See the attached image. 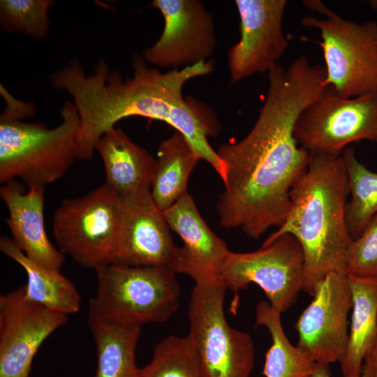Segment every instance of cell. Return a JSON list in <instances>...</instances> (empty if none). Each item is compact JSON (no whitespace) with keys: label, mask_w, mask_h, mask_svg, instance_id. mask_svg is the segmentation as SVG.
Returning <instances> with one entry per match:
<instances>
[{"label":"cell","mask_w":377,"mask_h":377,"mask_svg":"<svg viewBox=\"0 0 377 377\" xmlns=\"http://www.w3.org/2000/svg\"><path fill=\"white\" fill-rule=\"evenodd\" d=\"M141 377H202L197 350L189 337L168 336L154 348Z\"/></svg>","instance_id":"d4e9b609"},{"label":"cell","mask_w":377,"mask_h":377,"mask_svg":"<svg viewBox=\"0 0 377 377\" xmlns=\"http://www.w3.org/2000/svg\"><path fill=\"white\" fill-rule=\"evenodd\" d=\"M268 79L264 104L251 131L216 151L226 166L225 189L216 205L220 225L241 228L255 239L271 227L279 228L288 213L290 191L311 157L295 139V125L327 87L325 68L304 55L287 68L276 64Z\"/></svg>","instance_id":"6da1fadb"},{"label":"cell","mask_w":377,"mask_h":377,"mask_svg":"<svg viewBox=\"0 0 377 377\" xmlns=\"http://www.w3.org/2000/svg\"><path fill=\"white\" fill-rule=\"evenodd\" d=\"M294 135L310 154L334 157H340L353 142L377 143V91L345 98L327 86L299 115Z\"/></svg>","instance_id":"9c48e42d"},{"label":"cell","mask_w":377,"mask_h":377,"mask_svg":"<svg viewBox=\"0 0 377 377\" xmlns=\"http://www.w3.org/2000/svg\"><path fill=\"white\" fill-rule=\"evenodd\" d=\"M200 159L179 131L160 143L150 191L161 211L167 210L188 193L190 174Z\"/></svg>","instance_id":"44dd1931"},{"label":"cell","mask_w":377,"mask_h":377,"mask_svg":"<svg viewBox=\"0 0 377 377\" xmlns=\"http://www.w3.org/2000/svg\"><path fill=\"white\" fill-rule=\"evenodd\" d=\"M346 273L359 277H377V214L360 236L348 248Z\"/></svg>","instance_id":"4316f807"},{"label":"cell","mask_w":377,"mask_h":377,"mask_svg":"<svg viewBox=\"0 0 377 377\" xmlns=\"http://www.w3.org/2000/svg\"><path fill=\"white\" fill-rule=\"evenodd\" d=\"M348 279L353 305L348 348L341 369L343 377H360L377 334V277L348 275Z\"/></svg>","instance_id":"d6986e66"},{"label":"cell","mask_w":377,"mask_h":377,"mask_svg":"<svg viewBox=\"0 0 377 377\" xmlns=\"http://www.w3.org/2000/svg\"><path fill=\"white\" fill-rule=\"evenodd\" d=\"M310 155L306 170L290 191L285 220L261 246L284 234L295 237L304 256L302 290L313 296L327 274L346 273L347 251L353 239L346 221L349 188L341 157Z\"/></svg>","instance_id":"3957f363"},{"label":"cell","mask_w":377,"mask_h":377,"mask_svg":"<svg viewBox=\"0 0 377 377\" xmlns=\"http://www.w3.org/2000/svg\"><path fill=\"white\" fill-rule=\"evenodd\" d=\"M188 307V335L197 350L202 377H250L254 363L252 337L230 326L219 279L195 282Z\"/></svg>","instance_id":"52a82bcc"},{"label":"cell","mask_w":377,"mask_h":377,"mask_svg":"<svg viewBox=\"0 0 377 377\" xmlns=\"http://www.w3.org/2000/svg\"><path fill=\"white\" fill-rule=\"evenodd\" d=\"M0 250L18 263L27 275V298L65 315L77 313L81 298L75 285L60 271L43 267L29 259L11 238L0 237Z\"/></svg>","instance_id":"7402d4cb"},{"label":"cell","mask_w":377,"mask_h":377,"mask_svg":"<svg viewBox=\"0 0 377 377\" xmlns=\"http://www.w3.org/2000/svg\"><path fill=\"white\" fill-rule=\"evenodd\" d=\"M239 41L228 51L230 84L265 73L283 56L288 42L282 29L286 0H235Z\"/></svg>","instance_id":"5bb4252c"},{"label":"cell","mask_w":377,"mask_h":377,"mask_svg":"<svg viewBox=\"0 0 377 377\" xmlns=\"http://www.w3.org/2000/svg\"><path fill=\"white\" fill-rule=\"evenodd\" d=\"M281 314L267 301L258 302L256 307V326L265 327L272 339L263 374L265 377H309L318 363L290 342L282 327Z\"/></svg>","instance_id":"603a6c76"},{"label":"cell","mask_w":377,"mask_h":377,"mask_svg":"<svg viewBox=\"0 0 377 377\" xmlns=\"http://www.w3.org/2000/svg\"><path fill=\"white\" fill-rule=\"evenodd\" d=\"M219 279L235 292L258 285L281 313L296 302L304 279V256L298 240L284 234L270 244L245 253L229 251Z\"/></svg>","instance_id":"30bf717a"},{"label":"cell","mask_w":377,"mask_h":377,"mask_svg":"<svg viewBox=\"0 0 377 377\" xmlns=\"http://www.w3.org/2000/svg\"><path fill=\"white\" fill-rule=\"evenodd\" d=\"M103 161L105 183L121 198L151 189L156 159L121 129L112 128L95 145Z\"/></svg>","instance_id":"ac0fdd59"},{"label":"cell","mask_w":377,"mask_h":377,"mask_svg":"<svg viewBox=\"0 0 377 377\" xmlns=\"http://www.w3.org/2000/svg\"><path fill=\"white\" fill-rule=\"evenodd\" d=\"M67 315L28 300L24 286L0 296V377H29L43 341Z\"/></svg>","instance_id":"4fadbf2b"},{"label":"cell","mask_w":377,"mask_h":377,"mask_svg":"<svg viewBox=\"0 0 377 377\" xmlns=\"http://www.w3.org/2000/svg\"><path fill=\"white\" fill-rule=\"evenodd\" d=\"M6 107L0 115V182L20 178L28 188L51 184L61 177L77 159L79 114L66 101L61 122L53 128L23 119L35 113L33 102L13 97L1 84Z\"/></svg>","instance_id":"277c9868"},{"label":"cell","mask_w":377,"mask_h":377,"mask_svg":"<svg viewBox=\"0 0 377 377\" xmlns=\"http://www.w3.org/2000/svg\"><path fill=\"white\" fill-rule=\"evenodd\" d=\"M132 68V77L124 78L101 59L94 73L86 75L79 61L72 59L50 76L52 87L71 96L79 114L77 159L91 160L101 135L121 119L139 116L164 121L181 133L224 182L226 165L207 140L214 132L212 124L191 108L182 94L188 80L213 71V61L161 72L135 54Z\"/></svg>","instance_id":"7a4b0ae2"},{"label":"cell","mask_w":377,"mask_h":377,"mask_svg":"<svg viewBox=\"0 0 377 377\" xmlns=\"http://www.w3.org/2000/svg\"><path fill=\"white\" fill-rule=\"evenodd\" d=\"M121 218V198L105 183L83 196L64 199L53 216L59 251L86 268L113 263Z\"/></svg>","instance_id":"8992f818"},{"label":"cell","mask_w":377,"mask_h":377,"mask_svg":"<svg viewBox=\"0 0 377 377\" xmlns=\"http://www.w3.org/2000/svg\"><path fill=\"white\" fill-rule=\"evenodd\" d=\"M365 360L367 361L370 365L372 372V377H377V334L373 346Z\"/></svg>","instance_id":"f1b7e54d"},{"label":"cell","mask_w":377,"mask_h":377,"mask_svg":"<svg viewBox=\"0 0 377 377\" xmlns=\"http://www.w3.org/2000/svg\"><path fill=\"white\" fill-rule=\"evenodd\" d=\"M45 187L33 186L25 192L16 179L3 184L0 196L8 213L6 220L16 246L34 263L60 271L64 255L49 239L44 221Z\"/></svg>","instance_id":"e0dca14e"},{"label":"cell","mask_w":377,"mask_h":377,"mask_svg":"<svg viewBox=\"0 0 377 377\" xmlns=\"http://www.w3.org/2000/svg\"><path fill=\"white\" fill-rule=\"evenodd\" d=\"M121 200V225L113 263L166 266L175 272L179 247L175 244L163 212L154 202L150 189Z\"/></svg>","instance_id":"9a60e30c"},{"label":"cell","mask_w":377,"mask_h":377,"mask_svg":"<svg viewBox=\"0 0 377 377\" xmlns=\"http://www.w3.org/2000/svg\"><path fill=\"white\" fill-rule=\"evenodd\" d=\"M303 26L320 30L326 84L340 96L377 91V22L357 23L331 10L325 19L306 16Z\"/></svg>","instance_id":"ba28073f"},{"label":"cell","mask_w":377,"mask_h":377,"mask_svg":"<svg viewBox=\"0 0 377 377\" xmlns=\"http://www.w3.org/2000/svg\"><path fill=\"white\" fill-rule=\"evenodd\" d=\"M95 271L97 288L88 314L141 327L167 321L179 307L180 286L168 267L112 263Z\"/></svg>","instance_id":"5b68a950"},{"label":"cell","mask_w":377,"mask_h":377,"mask_svg":"<svg viewBox=\"0 0 377 377\" xmlns=\"http://www.w3.org/2000/svg\"><path fill=\"white\" fill-rule=\"evenodd\" d=\"M163 214L170 230L184 244L179 247L176 273L186 274L195 282L220 280V271L230 250L202 219L193 197L187 193Z\"/></svg>","instance_id":"2e32d148"},{"label":"cell","mask_w":377,"mask_h":377,"mask_svg":"<svg viewBox=\"0 0 377 377\" xmlns=\"http://www.w3.org/2000/svg\"><path fill=\"white\" fill-rule=\"evenodd\" d=\"M309 377H331L330 364H319ZM360 377H372V372L369 362L364 360L362 373Z\"/></svg>","instance_id":"83f0119b"},{"label":"cell","mask_w":377,"mask_h":377,"mask_svg":"<svg viewBox=\"0 0 377 377\" xmlns=\"http://www.w3.org/2000/svg\"><path fill=\"white\" fill-rule=\"evenodd\" d=\"M54 3L52 0H1L0 25L7 32L42 39L49 32L48 11Z\"/></svg>","instance_id":"484cf974"},{"label":"cell","mask_w":377,"mask_h":377,"mask_svg":"<svg viewBox=\"0 0 377 377\" xmlns=\"http://www.w3.org/2000/svg\"><path fill=\"white\" fill-rule=\"evenodd\" d=\"M341 157L350 194L346 207V221L350 236L354 240L377 214V173L357 159L353 147H347Z\"/></svg>","instance_id":"cb8c5ba5"},{"label":"cell","mask_w":377,"mask_h":377,"mask_svg":"<svg viewBox=\"0 0 377 377\" xmlns=\"http://www.w3.org/2000/svg\"><path fill=\"white\" fill-rule=\"evenodd\" d=\"M151 6L162 14L164 27L142 54L147 63L176 70L207 61L217 40L212 15L202 1L154 0Z\"/></svg>","instance_id":"7c38bea8"},{"label":"cell","mask_w":377,"mask_h":377,"mask_svg":"<svg viewBox=\"0 0 377 377\" xmlns=\"http://www.w3.org/2000/svg\"><path fill=\"white\" fill-rule=\"evenodd\" d=\"M312 297L295 325L297 346L317 363H341L347 352L353 305L347 274H327Z\"/></svg>","instance_id":"8fae6325"},{"label":"cell","mask_w":377,"mask_h":377,"mask_svg":"<svg viewBox=\"0 0 377 377\" xmlns=\"http://www.w3.org/2000/svg\"><path fill=\"white\" fill-rule=\"evenodd\" d=\"M87 323L96 350V377H141L135 362L140 326L88 314Z\"/></svg>","instance_id":"ffe728a7"},{"label":"cell","mask_w":377,"mask_h":377,"mask_svg":"<svg viewBox=\"0 0 377 377\" xmlns=\"http://www.w3.org/2000/svg\"><path fill=\"white\" fill-rule=\"evenodd\" d=\"M368 3L371 8L377 12V0H369Z\"/></svg>","instance_id":"f546056e"}]
</instances>
